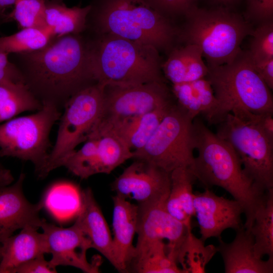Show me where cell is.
<instances>
[{
    "instance_id": "29",
    "label": "cell",
    "mask_w": 273,
    "mask_h": 273,
    "mask_svg": "<svg viewBox=\"0 0 273 273\" xmlns=\"http://www.w3.org/2000/svg\"><path fill=\"white\" fill-rule=\"evenodd\" d=\"M217 252V247L206 246L205 242L196 237L189 228L177 249V262L184 273H204L206 265Z\"/></svg>"
},
{
    "instance_id": "38",
    "label": "cell",
    "mask_w": 273,
    "mask_h": 273,
    "mask_svg": "<svg viewBox=\"0 0 273 273\" xmlns=\"http://www.w3.org/2000/svg\"><path fill=\"white\" fill-rule=\"evenodd\" d=\"M38 272L54 273L57 270L45 259L44 255H41L23 263L15 271V273Z\"/></svg>"
},
{
    "instance_id": "44",
    "label": "cell",
    "mask_w": 273,
    "mask_h": 273,
    "mask_svg": "<svg viewBox=\"0 0 273 273\" xmlns=\"http://www.w3.org/2000/svg\"><path fill=\"white\" fill-rule=\"evenodd\" d=\"M1 245H0V261H1Z\"/></svg>"
},
{
    "instance_id": "31",
    "label": "cell",
    "mask_w": 273,
    "mask_h": 273,
    "mask_svg": "<svg viewBox=\"0 0 273 273\" xmlns=\"http://www.w3.org/2000/svg\"><path fill=\"white\" fill-rule=\"evenodd\" d=\"M54 37L48 29L22 28L13 34L0 36V48L9 54L31 52L44 47Z\"/></svg>"
},
{
    "instance_id": "2",
    "label": "cell",
    "mask_w": 273,
    "mask_h": 273,
    "mask_svg": "<svg viewBox=\"0 0 273 273\" xmlns=\"http://www.w3.org/2000/svg\"><path fill=\"white\" fill-rule=\"evenodd\" d=\"M193 128L198 155L189 168L205 189L221 187L241 204L246 217L243 226L250 231L256 211L267 191L246 174L239 158L227 142L196 118Z\"/></svg>"
},
{
    "instance_id": "10",
    "label": "cell",
    "mask_w": 273,
    "mask_h": 273,
    "mask_svg": "<svg viewBox=\"0 0 273 273\" xmlns=\"http://www.w3.org/2000/svg\"><path fill=\"white\" fill-rule=\"evenodd\" d=\"M217 125L216 134L231 145L246 174L263 190L273 189V141L231 113Z\"/></svg>"
},
{
    "instance_id": "7",
    "label": "cell",
    "mask_w": 273,
    "mask_h": 273,
    "mask_svg": "<svg viewBox=\"0 0 273 273\" xmlns=\"http://www.w3.org/2000/svg\"><path fill=\"white\" fill-rule=\"evenodd\" d=\"M42 104L41 109L34 114L15 117L0 124V157L31 161L39 177L49 154L51 129L60 116L56 104Z\"/></svg>"
},
{
    "instance_id": "21",
    "label": "cell",
    "mask_w": 273,
    "mask_h": 273,
    "mask_svg": "<svg viewBox=\"0 0 273 273\" xmlns=\"http://www.w3.org/2000/svg\"><path fill=\"white\" fill-rule=\"evenodd\" d=\"M38 229L25 226L1 244L0 273H15L23 263L48 253L45 236L37 231Z\"/></svg>"
},
{
    "instance_id": "26",
    "label": "cell",
    "mask_w": 273,
    "mask_h": 273,
    "mask_svg": "<svg viewBox=\"0 0 273 273\" xmlns=\"http://www.w3.org/2000/svg\"><path fill=\"white\" fill-rule=\"evenodd\" d=\"M42 102L23 82L0 84V124L28 111H38Z\"/></svg>"
},
{
    "instance_id": "42",
    "label": "cell",
    "mask_w": 273,
    "mask_h": 273,
    "mask_svg": "<svg viewBox=\"0 0 273 273\" xmlns=\"http://www.w3.org/2000/svg\"><path fill=\"white\" fill-rule=\"evenodd\" d=\"M215 3L220 4L223 6V7L228 8L229 6L234 5L241 0H212Z\"/></svg>"
},
{
    "instance_id": "12",
    "label": "cell",
    "mask_w": 273,
    "mask_h": 273,
    "mask_svg": "<svg viewBox=\"0 0 273 273\" xmlns=\"http://www.w3.org/2000/svg\"><path fill=\"white\" fill-rule=\"evenodd\" d=\"M40 228L46 238L48 253L52 255L49 262L53 268L71 266L86 273L99 272L100 261L98 258L92 262L87 260L86 252L92 248V245L75 222L64 228L42 219Z\"/></svg>"
},
{
    "instance_id": "39",
    "label": "cell",
    "mask_w": 273,
    "mask_h": 273,
    "mask_svg": "<svg viewBox=\"0 0 273 273\" xmlns=\"http://www.w3.org/2000/svg\"><path fill=\"white\" fill-rule=\"evenodd\" d=\"M252 62L255 70L269 89H273V58Z\"/></svg>"
},
{
    "instance_id": "33",
    "label": "cell",
    "mask_w": 273,
    "mask_h": 273,
    "mask_svg": "<svg viewBox=\"0 0 273 273\" xmlns=\"http://www.w3.org/2000/svg\"><path fill=\"white\" fill-rule=\"evenodd\" d=\"M6 19L15 21L22 29H48L46 0H18L14 5L13 10Z\"/></svg>"
},
{
    "instance_id": "23",
    "label": "cell",
    "mask_w": 273,
    "mask_h": 273,
    "mask_svg": "<svg viewBox=\"0 0 273 273\" xmlns=\"http://www.w3.org/2000/svg\"><path fill=\"white\" fill-rule=\"evenodd\" d=\"M170 177L166 210L186 226H191V219L194 216L193 187L196 179L189 167L173 170L170 172Z\"/></svg>"
},
{
    "instance_id": "3",
    "label": "cell",
    "mask_w": 273,
    "mask_h": 273,
    "mask_svg": "<svg viewBox=\"0 0 273 273\" xmlns=\"http://www.w3.org/2000/svg\"><path fill=\"white\" fill-rule=\"evenodd\" d=\"M86 31L110 34L169 52L179 32L143 0H92Z\"/></svg>"
},
{
    "instance_id": "20",
    "label": "cell",
    "mask_w": 273,
    "mask_h": 273,
    "mask_svg": "<svg viewBox=\"0 0 273 273\" xmlns=\"http://www.w3.org/2000/svg\"><path fill=\"white\" fill-rule=\"evenodd\" d=\"M75 223L89 240L92 248L99 252L117 270L109 226L89 188L80 192V204Z\"/></svg>"
},
{
    "instance_id": "9",
    "label": "cell",
    "mask_w": 273,
    "mask_h": 273,
    "mask_svg": "<svg viewBox=\"0 0 273 273\" xmlns=\"http://www.w3.org/2000/svg\"><path fill=\"white\" fill-rule=\"evenodd\" d=\"M105 84L96 82L79 90L64 105L55 144L40 177L60 167L62 160L89 137L102 111Z\"/></svg>"
},
{
    "instance_id": "40",
    "label": "cell",
    "mask_w": 273,
    "mask_h": 273,
    "mask_svg": "<svg viewBox=\"0 0 273 273\" xmlns=\"http://www.w3.org/2000/svg\"><path fill=\"white\" fill-rule=\"evenodd\" d=\"M13 180L10 170L4 168L0 162V187L10 185Z\"/></svg>"
},
{
    "instance_id": "24",
    "label": "cell",
    "mask_w": 273,
    "mask_h": 273,
    "mask_svg": "<svg viewBox=\"0 0 273 273\" xmlns=\"http://www.w3.org/2000/svg\"><path fill=\"white\" fill-rule=\"evenodd\" d=\"M171 92L176 104L195 119L205 117L216 107L217 100L207 77L172 84Z\"/></svg>"
},
{
    "instance_id": "1",
    "label": "cell",
    "mask_w": 273,
    "mask_h": 273,
    "mask_svg": "<svg viewBox=\"0 0 273 273\" xmlns=\"http://www.w3.org/2000/svg\"><path fill=\"white\" fill-rule=\"evenodd\" d=\"M14 55L13 63L25 84L41 102L64 105L76 93L97 82L89 39L83 33L56 36L39 50Z\"/></svg>"
},
{
    "instance_id": "16",
    "label": "cell",
    "mask_w": 273,
    "mask_h": 273,
    "mask_svg": "<svg viewBox=\"0 0 273 273\" xmlns=\"http://www.w3.org/2000/svg\"><path fill=\"white\" fill-rule=\"evenodd\" d=\"M24 178L21 173L12 185L0 187V244L18 230L40 227L39 213L44 202L32 204L26 199L22 190Z\"/></svg>"
},
{
    "instance_id": "14",
    "label": "cell",
    "mask_w": 273,
    "mask_h": 273,
    "mask_svg": "<svg viewBox=\"0 0 273 273\" xmlns=\"http://www.w3.org/2000/svg\"><path fill=\"white\" fill-rule=\"evenodd\" d=\"M112 184V190L138 205L167 198L170 187V172L149 162L134 159Z\"/></svg>"
},
{
    "instance_id": "5",
    "label": "cell",
    "mask_w": 273,
    "mask_h": 273,
    "mask_svg": "<svg viewBox=\"0 0 273 273\" xmlns=\"http://www.w3.org/2000/svg\"><path fill=\"white\" fill-rule=\"evenodd\" d=\"M208 68L206 76L217 100L206 119L217 125L229 114L273 113L270 89L254 69L247 51L241 49L228 63Z\"/></svg>"
},
{
    "instance_id": "28",
    "label": "cell",
    "mask_w": 273,
    "mask_h": 273,
    "mask_svg": "<svg viewBox=\"0 0 273 273\" xmlns=\"http://www.w3.org/2000/svg\"><path fill=\"white\" fill-rule=\"evenodd\" d=\"M132 265L139 273H184L163 240L156 241L136 253Z\"/></svg>"
},
{
    "instance_id": "4",
    "label": "cell",
    "mask_w": 273,
    "mask_h": 273,
    "mask_svg": "<svg viewBox=\"0 0 273 273\" xmlns=\"http://www.w3.org/2000/svg\"><path fill=\"white\" fill-rule=\"evenodd\" d=\"M88 37L96 82L121 85L165 82L159 52L154 47L110 34Z\"/></svg>"
},
{
    "instance_id": "36",
    "label": "cell",
    "mask_w": 273,
    "mask_h": 273,
    "mask_svg": "<svg viewBox=\"0 0 273 273\" xmlns=\"http://www.w3.org/2000/svg\"><path fill=\"white\" fill-rule=\"evenodd\" d=\"M246 19L259 24L273 20V0H246Z\"/></svg>"
},
{
    "instance_id": "43",
    "label": "cell",
    "mask_w": 273,
    "mask_h": 273,
    "mask_svg": "<svg viewBox=\"0 0 273 273\" xmlns=\"http://www.w3.org/2000/svg\"><path fill=\"white\" fill-rule=\"evenodd\" d=\"M4 20L3 18L0 17V23L3 21V20Z\"/></svg>"
},
{
    "instance_id": "27",
    "label": "cell",
    "mask_w": 273,
    "mask_h": 273,
    "mask_svg": "<svg viewBox=\"0 0 273 273\" xmlns=\"http://www.w3.org/2000/svg\"><path fill=\"white\" fill-rule=\"evenodd\" d=\"M256 256L273 258V189L266 192L257 208L250 230Z\"/></svg>"
},
{
    "instance_id": "30",
    "label": "cell",
    "mask_w": 273,
    "mask_h": 273,
    "mask_svg": "<svg viewBox=\"0 0 273 273\" xmlns=\"http://www.w3.org/2000/svg\"><path fill=\"white\" fill-rule=\"evenodd\" d=\"M91 135L97 138L98 141L99 173L109 174L126 160L133 158L132 151L115 134L93 131Z\"/></svg>"
},
{
    "instance_id": "8",
    "label": "cell",
    "mask_w": 273,
    "mask_h": 273,
    "mask_svg": "<svg viewBox=\"0 0 273 273\" xmlns=\"http://www.w3.org/2000/svg\"><path fill=\"white\" fill-rule=\"evenodd\" d=\"M194 119L175 102L146 145L133 152L132 159L149 162L168 172L190 167L195 158Z\"/></svg>"
},
{
    "instance_id": "11",
    "label": "cell",
    "mask_w": 273,
    "mask_h": 273,
    "mask_svg": "<svg viewBox=\"0 0 273 273\" xmlns=\"http://www.w3.org/2000/svg\"><path fill=\"white\" fill-rule=\"evenodd\" d=\"M174 100L165 82L105 84L102 111L98 121H111L141 115Z\"/></svg>"
},
{
    "instance_id": "19",
    "label": "cell",
    "mask_w": 273,
    "mask_h": 273,
    "mask_svg": "<svg viewBox=\"0 0 273 273\" xmlns=\"http://www.w3.org/2000/svg\"><path fill=\"white\" fill-rule=\"evenodd\" d=\"M218 239L217 252L222 258L225 273L273 272V258L263 260L256 256L253 235L243 225L231 242L226 243L221 237Z\"/></svg>"
},
{
    "instance_id": "34",
    "label": "cell",
    "mask_w": 273,
    "mask_h": 273,
    "mask_svg": "<svg viewBox=\"0 0 273 273\" xmlns=\"http://www.w3.org/2000/svg\"><path fill=\"white\" fill-rule=\"evenodd\" d=\"M249 50L247 51L253 62L273 58V20L259 23L251 34Z\"/></svg>"
},
{
    "instance_id": "41",
    "label": "cell",
    "mask_w": 273,
    "mask_h": 273,
    "mask_svg": "<svg viewBox=\"0 0 273 273\" xmlns=\"http://www.w3.org/2000/svg\"><path fill=\"white\" fill-rule=\"evenodd\" d=\"M18 0H0V17L6 20L4 12L6 9L15 4Z\"/></svg>"
},
{
    "instance_id": "15",
    "label": "cell",
    "mask_w": 273,
    "mask_h": 273,
    "mask_svg": "<svg viewBox=\"0 0 273 273\" xmlns=\"http://www.w3.org/2000/svg\"><path fill=\"white\" fill-rule=\"evenodd\" d=\"M193 207L201 239L204 242L211 237H221L226 229L236 231L243 226L241 216L244 212L241 204L234 199L218 196L209 189L194 193Z\"/></svg>"
},
{
    "instance_id": "35",
    "label": "cell",
    "mask_w": 273,
    "mask_h": 273,
    "mask_svg": "<svg viewBox=\"0 0 273 273\" xmlns=\"http://www.w3.org/2000/svg\"><path fill=\"white\" fill-rule=\"evenodd\" d=\"M161 15L170 19L174 17L185 15L197 0H143Z\"/></svg>"
},
{
    "instance_id": "6",
    "label": "cell",
    "mask_w": 273,
    "mask_h": 273,
    "mask_svg": "<svg viewBox=\"0 0 273 273\" xmlns=\"http://www.w3.org/2000/svg\"><path fill=\"white\" fill-rule=\"evenodd\" d=\"M185 16L186 25L178 37L201 49L208 67L232 61L243 39L253 31L248 20L226 7L208 10L195 6Z\"/></svg>"
},
{
    "instance_id": "37",
    "label": "cell",
    "mask_w": 273,
    "mask_h": 273,
    "mask_svg": "<svg viewBox=\"0 0 273 273\" xmlns=\"http://www.w3.org/2000/svg\"><path fill=\"white\" fill-rule=\"evenodd\" d=\"M9 55L0 48V84L25 83L23 77L18 67L9 60Z\"/></svg>"
},
{
    "instance_id": "17",
    "label": "cell",
    "mask_w": 273,
    "mask_h": 273,
    "mask_svg": "<svg viewBox=\"0 0 273 273\" xmlns=\"http://www.w3.org/2000/svg\"><path fill=\"white\" fill-rule=\"evenodd\" d=\"M173 101L141 115L111 121H98L92 132H107L120 138L133 152L142 149L175 104Z\"/></svg>"
},
{
    "instance_id": "25",
    "label": "cell",
    "mask_w": 273,
    "mask_h": 273,
    "mask_svg": "<svg viewBox=\"0 0 273 273\" xmlns=\"http://www.w3.org/2000/svg\"><path fill=\"white\" fill-rule=\"evenodd\" d=\"M89 9V4L68 7L63 0H46L47 27L55 36L83 33Z\"/></svg>"
},
{
    "instance_id": "18",
    "label": "cell",
    "mask_w": 273,
    "mask_h": 273,
    "mask_svg": "<svg viewBox=\"0 0 273 273\" xmlns=\"http://www.w3.org/2000/svg\"><path fill=\"white\" fill-rule=\"evenodd\" d=\"M113 245L117 270L126 272L135 253L133 240L136 233L139 207L118 195L113 197Z\"/></svg>"
},
{
    "instance_id": "22",
    "label": "cell",
    "mask_w": 273,
    "mask_h": 273,
    "mask_svg": "<svg viewBox=\"0 0 273 273\" xmlns=\"http://www.w3.org/2000/svg\"><path fill=\"white\" fill-rule=\"evenodd\" d=\"M202 57L201 49L196 44L185 43L173 48L167 60L162 64L164 78L174 84L206 77L208 68Z\"/></svg>"
},
{
    "instance_id": "13",
    "label": "cell",
    "mask_w": 273,
    "mask_h": 273,
    "mask_svg": "<svg viewBox=\"0 0 273 273\" xmlns=\"http://www.w3.org/2000/svg\"><path fill=\"white\" fill-rule=\"evenodd\" d=\"M167 198L138 205V240L135 255L150 244L166 239L169 251L176 258L177 249L191 226H186L167 211Z\"/></svg>"
},
{
    "instance_id": "32",
    "label": "cell",
    "mask_w": 273,
    "mask_h": 273,
    "mask_svg": "<svg viewBox=\"0 0 273 273\" xmlns=\"http://www.w3.org/2000/svg\"><path fill=\"white\" fill-rule=\"evenodd\" d=\"M84 142L79 150H74L66 156L60 164V167L65 166L82 179L99 173L97 139L91 135Z\"/></svg>"
}]
</instances>
